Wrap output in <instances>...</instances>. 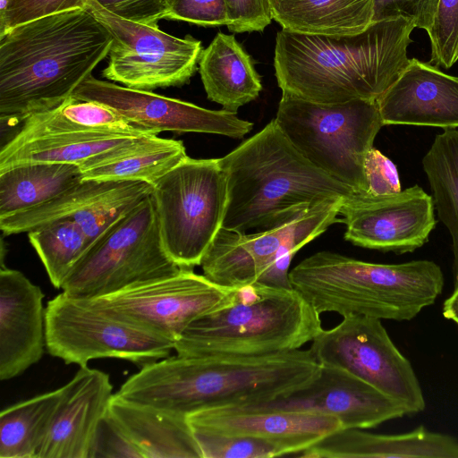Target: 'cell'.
<instances>
[{
  "label": "cell",
  "instance_id": "obj_9",
  "mask_svg": "<svg viewBox=\"0 0 458 458\" xmlns=\"http://www.w3.org/2000/svg\"><path fill=\"white\" fill-rule=\"evenodd\" d=\"M164 247L182 268L200 266L222 228L227 183L218 158L187 157L153 184Z\"/></svg>",
  "mask_w": 458,
  "mask_h": 458
},
{
  "label": "cell",
  "instance_id": "obj_1",
  "mask_svg": "<svg viewBox=\"0 0 458 458\" xmlns=\"http://www.w3.org/2000/svg\"><path fill=\"white\" fill-rule=\"evenodd\" d=\"M414 29L404 18L375 21L345 36L282 29L274 52L277 84L282 92L318 104L377 100L408 65Z\"/></svg>",
  "mask_w": 458,
  "mask_h": 458
},
{
  "label": "cell",
  "instance_id": "obj_36",
  "mask_svg": "<svg viewBox=\"0 0 458 458\" xmlns=\"http://www.w3.org/2000/svg\"><path fill=\"white\" fill-rule=\"evenodd\" d=\"M89 0H0V36L9 29L48 14L86 8Z\"/></svg>",
  "mask_w": 458,
  "mask_h": 458
},
{
  "label": "cell",
  "instance_id": "obj_23",
  "mask_svg": "<svg viewBox=\"0 0 458 458\" xmlns=\"http://www.w3.org/2000/svg\"><path fill=\"white\" fill-rule=\"evenodd\" d=\"M108 414L142 458H202L187 417L114 394Z\"/></svg>",
  "mask_w": 458,
  "mask_h": 458
},
{
  "label": "cell",
  "instance_id": "obj_37",
  "mask_svg": "<svg viewBox=\"0 0 458 458\" xmlns=\"http://www.w3.org/2000/svg\"><path fill=\"white\" fill-rule=\"evenodd\" d=\"M440 0H375L373 22L404 18L427 32L431 28Z\"/></svg>",
  "mask_w": 458,
  "mask_h": 458
},
{
  "label": "cell",
  "instance_id": "obj_21",
  "mask_svg": "<svg viewBox=\"0 0 458 458\" xmlns=\"http://www.w3.org/2000/svg\"><path fill=\"white\" fill-rule=\"evenodd\" d=\"M303 458H458V440L420 426L398 435L374 434L362 428L332 432L295 454Z\"/></svg>",
  "mask_w": 458,
  "mask_h": 458
},
{
  "label": "cell",
  "instance_id": "obj_2",
  "mask_svg": "<svg viewBox=\"0 0 458 458\" xmlns=\"http://www.w3.org/2000/svg\"><path fill=\"white\" fill-rule=\"evenodd\" d=\"M319 371L310 350L252 357L177 354L142 367L115 394L187 417L269 402L306 386Z\"/></svg>",
  "mask_w": 458,
  "mask_h": 458
},
{
  "label": "cell",
  "instance_id": "obj_17",
  "mask_svg": "<svg viewBox=\"0 0 458 458\" xmlns=\"http://www.w3.org/2000/svg\"><path fill=\"white\" fill-rule=\"evenodd\" d=\"M245 411L315 412L337 418L344 428H369L407 414L404 407L372 386L335 367L320 365L306 386L269 402L232 406Z\"/></svg>",
  "mask_w": 458,
  "mask_h": 458
},
{
  "label": "cell",
  "instance_id": "obj_22",
  "mask_svg": "<svg viewBox=\"0 0 458 458\" xmlns=\"http://www.w3.org/2000/svg\"><path fill=\"white\" fill-rule=\"evenodd\" d=\"M192 431L219 435H250L267 438H305L316 443L342 429L341 421L315 412L245 411L213 408L187 416Z\"/></svg>",
  "mask_w": 458,
  "mask_h": 458
},
{
  "label": "cell",
  "instance_id": "obj_29",
  "mask_svg": "<svg viewBox=\"0 0 458 458\" xmlns=\"http://www.w3.org/2000/svg\"><path fill=\"white\" fill-rule=\"evenodd\" d=\"M138 182L82 180L45 203L0 216V229L4 234L10 235L29 233L58 219H70L78 213L127 191Z\"/></svg>",
  "mask_w": 458,
  "mask_h": 458
},
{
  "label": "cell",
  "instance_id": "obj_41",
  "mask_svg": "<svg viewBox=\"0 0 458 458\" xmlns=\"http://www.w3.org/2000/svg\"><path fill=\"white\" fill-rule=\"evenodd\" d=\"M364 173L368 183L366 192L368 194L388 195L402 191L395 164L374 147L366 156Z\"/></svg>",
  "mask_w": 458,
  "mask_h": 458
},
{
  "label": "cell",
  "instance_id": "obj_19",
  "mask_svg": "<svg viewBox=\"0 0 458 458\" xmlns=\"http://www.w3.org/2000/svg\"><path fill=\"white\" fill-rule=\"evenodd\" d=\"M383 125L458 128V77L411 58L377 100Z\"/></svg>",
  "mask_w": 458,
  "mask_h": 458
},
{
  "label": "cell",
  "instance_id": "obj_27",
  "mask_svg": "<svg viewBox=\"0 0 458 458\" xmlns=\"http://www.w3.org/2000/svg\"><path fill=\"white\" fill-rule=\"evenodd\" d=\"M89 131H115L131 136L157 135L132 124L108 106L71 97L53 109L28 116L18 134L9 142H22L48 135Z\"/></svg>",
  "mask_w": 458,
  "mask_h": 458
},
{
  "label": "cell",
  "instance_id": "obj_3",
  "mask_svg": "<svg viewBox=\"0 0 458 458\" xmlns=\"http://www.w3.org/2000/svg\"><path fill=\"white\" fill-rule=\"evenodd\" d=\"M112 37L87 8L48 14L0 36V118L20 122L72 97Z\"/></svg>",
  "mask_w": 458,
  "mask_h": 458
},
{
  "label": "cell",
  "instance_id": "obj_33",
  "mask_svg": "<svg viewBox=\"0 0 458 458\" xmlns=\"http://www.w3.org/2000/svg\"><path fill=\"white\" fill-rule=\"evenodd\" d=\"M187 157L182 141L163 138L150 148L81 171L82 180L142 181L153 184Z\"/></svg>",
  "mask_w": 458,
  "mask_h": 458
},
{
  "label": "cell",
  "instance_id": "obj_28",
  "mask_svg": "<svg viewBox=\"0 0 458 458\" xmlns=\"http://www.w3.org/2000/svg\"><path fill=\"white\" fill-rule=\"evenodd\" d=\"M81 181V168L66 163H28L1 171L0 216L45 203Z\"/></svg>",
  "mask_w": 458,
  "mask_h": 458
},
{
  "label": "cell",
  "instance_id": "obj_12",
  "mask_svg": "<svg viewBox=\"0 0 458 458\" xmlns=\"http://www.w3.org/2000/svg\"><path fill=\"white\" fill-rule=\"evenodd\" d=\"M310 351L319 365L342 369L402 404L407 414L422 411V389L410 361L390 339L381 319L347 315L322 329Z\"/></svg>",
  "mask_w": 458,
  "mask_h": 458
},
{
  "label": "cell",
  "instance_id": "obj_24",
  "mask_svg": "<svg viewBox=\"0 0 458 458\" xmlns=\"http://www.w3.org/2000/svg\"><path fill=\"white\" fill-rule=\"evenodd\" d=\"M199 72L207 97L224 110H237L262 90L252 57L233 35L218 32L203 49Z\"/></svg>",
  "mask_w": 458,
  "mask_h": 458
},
{
  "label": "cell",
  "instance_id": "obj_30",
  "mask_svg": "<svg viewBox=\"0 0 458 458\" xmlns=\"http://www.w3.org/2000/svg\"><path fill=\"white\" fill-rule=\"evenodd\" d=\"M64 394V386L4 409L0 458H38Z\"/></svg>",
  "mask_w": 458,
  "mask_h": 458
},
{
  "label": "cell",
  "instance_id": "obj_11",
  "mask_svg": "<svg viewBox=\"0 0 458 458\" xmlns=\"http://www.w3.org/2000/svg\"><path fill=\"white\" fill-rule=\"evenodd\" d=\"M46 347L66 364L115 358L142 368L170 356L174 342L63 292L47 303Z\"/></svg>",
  "mask_w": 458,
  "mask_h": 458
},
{
  "label": "cell",
  "instance_id": "obj_16",
  "mask_svg": "<svg viewBox=\"0 0 458 458\" xmlns=\"http://www.w3.org/2000/svg\"><path fill=\"white\" fill-rule=\"evenodd\" d=\"M72 97L108 106L132 124L157 134L171 131L242 139L253 127L252 123L241 119L237 113L206 109L151 91L119 86L92 75L78 86Z\"/></svg>",
  "mask_w": 458,
  "mask_h": 458
},
{
  "label": "cell",
  "instance_id": "obj_25",
  "mask_svg": "<svg viewBox=\"0 0 458 458\" xmlns=\"http://www.w3.org/2000/svg\"><path fill=\"white\" fill-rule=\"evenodd\" d=\"M142 136L89 131L9 142L0 149V172L14 165L38 162L73 164L82 171L96 165L108 151Z\"/></svg>",
  "mask_w": 458,
  "mask_h": 458
},
{
  "label": "cell",
  "instance_id": "obj_42",
  "mask_svg": "<svg viewBox=\"0 0 458 458\" xmlns=\"http://www.w3.org/2000/svg\"><path fill=\"white\" fill-rule=\"evenodd\" d=\"M108 11L133 21L158 25L165 19L169 0H97Z\"/></svg>",
  "mask_w": 458,
  "mask_h": 458
},
{
  "label": "cell",
  "instance_id": "obj_15",
  "mask_svg": "<svg viewBox=\"0 0 458 458\" xmlns=\"http://www.w3.org/2000/svg\"><path fill=\"white\" fill-rule=\"evenodd\" d=\"M339 215L346 241L396 254L422 247L437 223L433 198L419 185L388 195L353 193L344 199Z\"/></svg>",
  "mask_w": 458,
  "mask_h": 458
},
{
  "label": "cell",
  "instance_id": "obj_8",
  "mask_svg": "<svg viewBox=\"0 0 458 458\" xmlns=\"http://www.w3.org/2000/svg\"><path fill=\"white\" fill-rule=\"evenodd\" d=\"M182 268L164 247L150 194L89 246L61 289L75 298H93L166 277Z\"/></svg>",
  "mask_w": 458,
  "mask_h": 458
},
{
  "label": "cell",
  "instance_id": "obj_39",
  "mask_svg": "<svg viewBox=\"0 0 458 458\" xmlns=\"http://www.w3.org/2000/svg\"><path fill=\"white\" fill-rule=\"evenodd\" d=\"M233 33L263 31L272 21L269 0H224Z\"/></svg>",
  "mask_w": 458,
  "mask_h": 458
},
{
  "label": "cell",
  "instance_id": "obj_43",
  "mask_svg": "<svg viewBox=\"0 0 458 458\" xmlns=\"http://www.w3.org/2000/svg\"><path fill=\"white\" fill-rule=\"evenodd\" d=\"M443 315L458 325V285L443 304Z\"/></svg>",
  "mask_w": 458,
  "mask_h": 458
},
{
  "label": "cell",
  "instance_id": "obj_14",
  "mask_svg": "<svg viewBox=\"0 0 458 458\" xmlns=\"http://www.w3.org/2000/svg\"><path fill=\"white\" fill-rule=\"evenodd\" d=\"M233 292L192 268H182L166 277L81 300L175 344L191 322L224 307L232 300Z\"/></svg>",
  "mask_w": 458,
  "mask_h": 458
},
{
  "label": "cell",
  "instance_id": "obj_40",
  "mask_svg": "<svg viewBox=\"0 0 458 458\" xmlns=\"http://www.w3.org/2000/svg\"><path fill=\"white\" fill-rule=\"evenodd\" d=\"M142 458L140 452L108 414L101 420L89 458Z\"/></svg>",
  "mask_w": 458,
  "mask_h": 458
},
{
  "label": "cell",
  "instance_id": "obj_13",
  "mask_svg": "<svg viewBox=\"0 0 458 458\" xmlns=\"http://www.w3.org/2000/svg\"><path fill=\"white\" fill-rule=\"evenodd\" d=\"M112 37L108 65L102 75L134 89L179 87L189 82L203 51L191 35L177 38L158 25L127 20L108 11L97 0L86 7Z\"/></svg>",
  "mask_w": 458,
  "mask_h": 458
},
{
  "label": "cell",
  "instance_id": "obj_18",
  "mask_svg": "<svg viewBox=\"0 0 458 458\" xmlns=\"http://www.w3.org/2000/svg\"><path fill=\"white\" fill-rule=\"evenodd\" d=\"M44 293L21 271L0 270V379L39 361L46 346Z\"/></svg>",
  "mask_w": 458,
  "mask_h": 458
},
{
  "label": "cell",
  "instance_id": "obj_34",
  "mask_svg": "<svg viewBox=\"0 0 458 458\" xmlns=\"http://www.w3.org/2000/svg\"><path fill=\"white\" fill-rule=\"evenodd\" d=\"M202 458H269L295 455L312 445L305 438H267L192 431Z\"/></svg>",
  "mask_w": 458,
  "mask_h": 458
},
{
  "label": "cell",
  "instance_id": "obj_32",
  "mask_svg": "<svg viewBox=\"0 0 458 458\" xmlns=\"http://www.w3.org/2000/svg\"><path fill=\"white\" fill-rule=\"evenodd\" d=\"M55 288L62 284L89 247L81 228L71 219H58L28 233Z\"/></svg>",
  "mask_w": 458,
  "mask_h": 458
},
{
  "label": "cell",
  "instance_id": "obj_4",
  "mask_svg": "<svg viewBox=\"0 0 458 458\" xmlns=\"http://www.w3.org/2000/svg\"><path fill=\"white\" fill-rule=\"evenodd\" d=\"M218 159L227 183L222 228L229 231L274 229L355 193L307 160L274 119Z\"/></svg>",
  "mask_w": 458,
  "mask_h": 458
},
{
  "label": "cell",
  "instance_id": "obj_35",
  "mask_svg": "<svg viewBox=\"0 0 458 458\" xmlns=\"http://www.w3.org/2000/svg\"><path fill=\"white\" fill-rule=\"evenodd\" d=\"M430 64L445 69L458 61V0H440L434 22L427 32Z\"/></svg>",
  "mask_w": 458,
  "mask_h": 458
},
{
  "label": "cell",
  "instance_id": "obj_38",
  "mask_svg": "<svg viewBox=\"0 0 458 458\" xmlns=\"http://www.w3.org/2000/svg\"><path fill=\"white\" fill-rule=\"evenodd\" d=\"M165 19L205 27L229 23L224 0H169Z\"/></svg>",
  "mask_w": 458,
  "mask_h": 458
},
{
  "label": "cell",
  "instance_id": "obj_5",
  "mask_svg": "<svg viewBox=\"0 0 458 458\" xmlns=\"http://www.w3.org/2000/svg\"><path fill=\"white\" fill-rule=\"evenodd\" d=\"M293 288L321 315L411 320L442 293L444 275L431 260L378 264L323 250L289 272Z\"/></svg>",
  "mask_w": 458,
  "mask_h": 458
},
{
  "label": "cell",
  "instance_id": "obj_31",
  "mask_svg": "<svg viewBox=\"0 0 458 458\" xmlns=\"http://www.w3.org/2000/svg\"><path fill=\"white\" fill-rule=\"evenodd\" d=\"M422 167L432 191L439 220L452 238L454 287L458 285V130L436 135L422 158Z\"/></svg>",
  "mask_w": 458,
  "mask_h": 458
},
{
  "label": "cell",
  "instance_id": "obj_7",
  "mask_svg": "<svg viewBox=\"0 0 458 458\" xmlns=\"http://www.w3.org/2000/svg\"><path fill=\"white\" fill-rule=\"evenodd\" d=\"M277 126L313 165L366 193L364 162L383 125L377 100L318 104L282 92Z\"/></svg>",
  "mask_w": 458,
  "mask_h": 458
},
{
  "label": "cell",
  "instance_id": "obj_20",
  "mask_svg": "<svg viewBox=\"0 0 458 458\" xmlns=\"http://www.w3.org/2000/svg\"><path fill=\"white\" fill-rule=\"evenodd\" d=\"M64 394L38 458H89L113 396L109 375L81 366Z\"/></svg>",
  "mask_w": 458,
  "mask_h": 458
},
{
  "label": "cell",
  "instance_id": "obj_10",
  "mask_svg": "<svg viewBox=\"0 0 458 458\" xmlns=\"http://www.w3.org/2000/svg\"><path fill=\"white\" fill-rule=\"evenodd\" d=\"M344 199L326 200L290 223L270 230L247 233L221 228L201 260L203 275L231 289L256 282L292 287L289 267L293 257L339 222Z\"/></svg>",
  "mask_w": 458,
  "mask_h": 458
},
{
  "label": "cell",
  "instance_id": "obj_6",
  "mask_svg": "<svg viewBox=\"0 0 458 458\" xmlns=\"http://www.w3.org/2000/svg\"><path fill=\"white\" fill-rule=\"evenodd\" d=\"M320 314L293 287L253 283L191 322L175 341L182 356H265L301 349L322 330Z\"/></svg>",
  "mask_w": 458,
  "mask_h": 458
},
{
  "label": "cell",
  "instance_id": "obj_26",
  "mask_svg": "<svg viewBox=\"0 0 458 458\" xmlns=\"http://www.w3.org/2000/svg\"><path fill=\"white\" fill-rule=\"evenodd\" d=\"M283 30L310 35L345 36L373 23L375 0H269Z\"/></svg>",
  "mask_w": 458,
  "mask_h": 458
}]
</instances>
